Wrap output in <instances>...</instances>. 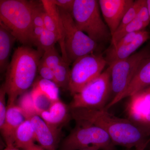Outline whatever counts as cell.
I'll return each instance as SVG.
<instances>
[{
  "label": "cell",
  "mask_w": 150,
  "mask_h": 150,
  "mask_svg": "<svg viewBox=\"0 0 150 150\" xmlns=\"http://www.w3.org/2000/svg\"><path fill=\"white\" fill-rule=\"evenodd\" d=\"M3 150H19V149L16 147L15 145H9V146H6V147Z\"/></svg>",
  "instance_id": "37"
},
{
  "label": "cell",
  "mask_w": 150,
  "mask_h": 150,
  "mask_svg": "<svg viewBox=\"0 0 150 150\" xmlns=\"http://www.w3.org/2000/svg\"><path fill=\"white\" fill-rule=\"evenodd\" d=\"M39 116L48 125L57 129L71 117L69 106L60 99L52 103L50 107Z\"/></svg>",
  "instance_id": "15"
},
{
  "label": "cell",
  "mask_w": 150,
  "mask_h": 150,
  "mask_svg": "<svg viewBox=\"0 0 150 150\" xmlns=\"http://www.w3.org/2000/svg\"><path fill=\"white\" fill-rule=\"evenodd\" d=\"M96 150L90 149H82V150Z\"/></svg>",
  "instance_id": "40"
},
{
  "label": "cell",
  "mask_w": 150,
  "mask_h": 150,
  "mask_svg": "<svg viewBox=\"0 0 150 150\" xmlns=\"http://www.w3.org/2000/svg\"><path fill=\"white\" fill-rule=\"evenodd\" d=\"M130 119L139 126L150 137V110L142 115Z\"/></svg>",
  "instance_id": "28"
},
{
  "label": "cell",
  "mask_w": 150,
  "mask_h": 150,
  "mask_svg": "<svg viewBox=\"0 0 150 150\" xmlns=\"http://www.w3.org/2000/svg\"><path fill=\"white\" fill-rule=\"evenodd\" d=\"M150 37V33L144 29L139 32L135 40L131 43L118 48L110 47L106 51L105 57L108 64L110 66L115 62L131 56Z\"/></svg>",
  "instance_id": "13"
},
{
  "label": "cell",
  "mask_w": 150,
  "mask_h": 150,
  "mask_svg": "<svg viewBox=\"0 0 150 150\" xmlns=\"http://www.w3.org/2000/svg\"><path fill=\"white\" fill-rule=\"evenodd\" d=\"M58 8L64 25L65 50L70 64L80 57L94 53L98 43L78 28L71 13Z\"/></svg>",
  "instance_id": "7"
},
{
  "label": "cell",
  "mask_w": 150,
  "mask_h": 150,
  "mask_svg": "<svg viewBox=\"0 0 150 150\" xmlns=\"http://www.w3.org/2000/svg\"><path fill=\"white\" fill-rule=\"evenodd\" d=\"M150 85V57L142 63L125 91L117 98L110 101L105 109L108 110L122 99L129 97L137 92Z\"/></svg>",
  "instance_id": "12"
},
{
  "label": "cell",
  "mask_w": 150,
  "mask_h": 150,
  "mask_svg": "<svg viewBox=\"0 0 150 150\" xmlns=\"http://www.w3.org/2000/svg\"><path fill=\"white\" fill-rule=\"evenodd\" d=\"M0 20L23 46L31 44L33 26V2L24 0H1Z\"/></svg>",
  "instance_id": "3"
},
{
  "label": "cell",
  "mask_w": 150,
  "mask_h": 150,
  "mask_svg": "<svg viewBox=\"0 0 150 150\" xmlns=\"http://www.w3.org/2000/svg\"><path fill=\"white\" fill-rule=\"evenodd\" d=\"M136 18L142 21L146 27L150 24V18L147 0H142L137 14Z\"/></svg>",
  "instance_id": "31"
},
{
  "label": "cell",
  "mask_w": 150,
  "mask_h": 150,
  "mask_svg": "<svg viewBox=\"0 0 150 150\" xmlns=\"http://www.w3.org/2000/svg\"><path fill=\"white\" fill-rule=\"evenodd\" d=\"M41 3L43 5L44 10L50 15L58 28L60 35V40L59 43L62 52V57L66 61L69 62L65 50L64 25L59 8L53 4L51 0H42Z\"/></svg>",
  "instance_id": "18"
},
{
  "label": "cell",
  "mask_w": 150,
  "mask_h": 150,
  "mask_svg": "<svg viewBox=\"0 0 150 150\" xmlns=\"http://www.w3.org/2000/svg\"><path fill=\"white\" fill-rule=\"evenodd\" d=\"M44 28L40 27L33 28L30 38V43L31 44L36 46L40 36L43 33Z\"/></svg>",
  "instance_id": "35"
},
{
  "label": "cell",
  "mask_w": 150,
  "mask_h": 150,
  "mask_svg": "<svg viewBox=\"0 0 150 150\" xmlns=\"http://www.w3.org/2000/svg\"><path fill=\"white\" fill-rule=\"evenodd\" d=\"M6 93L4 85L0 89V129H2L5 122L7 106L6 105Z\"/></svg>",
  "instance_id": "30"
},
{
  "label": "cell",
  "mask_w": 150,
  "mask_h": 150,
  "mask_svg": "<svg viewBox=\"0 0 150 150\" xmlns=\"http://www.w3.org/2000/svg\"><path fill=\"white\" fill-rule=\"evenodd\" d=\"M150 110V85L129 97L126 105L128 118L131 119Z\"/></svg>",
  "instance_id": "16"
},
{
  "label": "cell",
  "mask_w": 150,
  "mask_h": 150,
  "mask_svg": "<svg viewBox=\"0 0 150 150\" xmlns=\"http://www.w3.org/2000/svg\"><path fill=\"white\" fill-rule=\"evenodd\" d=\"M34 86L40 90L53 102L60 100L59 88L54 82L41 78L36 81Z\"/></svg>",
  "instance_id": "21"
},
{
  "label": "cell",
  "mask_w": 150,
  "mask_h": 150,
  "mask_svg": "<svg viewBox=\"0 0 150 150\" xmlns=\"http://www.w3.org/2000/svg\"><path fill=\"white\" fill-rule=\"evenodd\" d=\"M34 130L29 119H27L17 129L14 136V145L18 149H25L34 144Z\"/></svg>",
  "instance_id": "19"
},
{
  "label": "cell",
  "mask_w": 150,
  "mask_h": 150,
  "mask_svg": "<svg viewBox=\"0 0 150 150\" xmlns=\"http://www.w3.org/2000/svg\"><path fill=\"white\" fill-rule=\"evenodd\" d=\"M62 59V56L59 55L55 47L45 51L41 59L42 62L53 70L59 65Z\"/></svg>",
  "instance_id": "26"
},
{
  "label": "cell",
  "mask_w": 150,
  "mask_h": 150,
  "mask_svg": "<svg viewBox=\"0 0 150 150\" xmlns=\"http://www.w3.org/2000/svg\"><path fill=\"white\" fill-rule=\"evenodd\" d=\"M16 38L10 30L0 22V71L7 69L11 51Z\"/></svg>",
  "instance_id": "17"
},
{
  "label": "cell",
  "mask_w": 150,
  "mask_h": 150,
  "mask_svg": "<svg viewBox=\"0 0 150 150\" xmlns=\"http://www.w3.org/2000/svg\"><path fill=\"white\" fill-rule=\"evenodd\" d=\"M146 147L141 148V149H136L134 150H145Z\"/></svg>",
  "instance_id": "39"
},
{
  "label": "cell",
  "mask_w": 150,
  "mask_h": 150,
  "mask_svg": "<svg viewBox=\"0 0 150 150\" xmlns=\"http://www.w3.org/2000/svg\"><path fill=\"white\" fill-rule=\"evenodd\" d=\"M44 9L43 5L42 6L40 7L33 3V23L34 27L44 28Z\"/></svg>",
  "instance_id": "29"
},
{
  "label": "cell",
  "mask_w": 150,
  "mask_h": 150,
  "mask_svg": "<svg viewBox=\"0 0 150 150\" xmlns=\"http://www.w3.org/2000/svg\"><path fill=\"white\" fill-rule=\"evenodd\" d=\"M38 71L41 78L47 80L52 81L54 82V71L48 67L44 62H42L41 59L39 62Z\"/></svg>",
  "instance_id": "32"
},
{
  "label": "cell",
  "mask_w": 150,
  "mask_h": 150,
  "mask_svg": "<svg viewBox=\"0 0 150 150\" xmlns=\"http://www.w3.org/2000/svg\"><path fill=\"white\" fill-rule=\"evenodd\" d=\"M31 97L38 115L50 107L53 101L40 90L34 86L31 92Z\"/></svg>",
  "instance_id": "22"
},
{
  "label": "cell",
  "mask_w": 150,
  "mask_h": 150,
  "mask_svg": "<svg viewBox=\"0 0 150 150\" xmlns=\"http://www.w3.org/2000/svg\"><path fill=\"white\" fill-rule=\"evenodd\" d=\"M111 95L110 68L108 67L98 77L73 96L70 109L102 110L108 103Z\"/></svg>",
  "instance_id": "6"
},
{
  "label": "cell",
  "mask_w": 150,
  "mask_h": 150,
  "mask_svg": "<svg viewBox=\"0 0 150 150\" xmlns=\"http://www.w3.org/2000/svg\"><path fill=\"white\" fill-rule=\"evenodd\" d=\"M57 42H59V40L56 34L45 28L35 46H37V50L43 54L45 51L55 47Z\"/></svg>",
  "instance_id": "24"
},
{
  "label": "cell",
  "mask_w": 150,
  "mask_h": 150,
  "mask_svg": "<svg viewBox=\"0 0 150 150\" xmlns=\"http://www.w3.org/2000/svg\"><path fill=\"white\" fill-rule=\"evenodd\" d=\"M149 57L150 48L146 47L128 58L109 66L112 95L110 101L125 91L142 63Z\"/></svg>",
  "instance_id": "9"
},
{
  "label": "cell",
  "mask_w": 150,
  "mask_h": 150,
  "mask_svg": "<svg viewBox=\"0 0 150 150\" xmlns=\"http://www.w3.org/2000/svg\"><path fill=\"white\" fill-rule=\"evenodd\" d=\"M142 1V0H136L134 1L132 5L123 16L121 23L116 31L122 29L123 28L125 27L135 19Z\"/></svg>",
  "instance_id": "27"
},
{
  "label": "cell",
  "mask_w": 150,
  "mask_h": 150,
  "mask_svg": "<svg viewBox=\"0 0 150 150\" xmlns=\"http://www.w3.org/2000/svg\"><path fill=\"white\" fill-rule=\"evenodd\" d=\"M140 31L131 33L124 35L123 37L120 38L114 45L111 46V47L118 48L131 43L135 40Z\"/></svg>",
  "instance_id": "33"
},
{
  "label": "cell",
  "mask_w": 150,
  "mask_h": 150,
  "mask_svg": "<svg viewBox=\"0 0 150 150\" xmlns=\"http://www.w3.org/2000/svg\"><path fill=\"white\" fill-rule=\"evenodd\" d=\"M43 53L28 46L18 47L7 69L5 89L7 106L15 104L19 96L31 86L35 80Z\"/></svg>",
  "instance_id": "2"
},
{
  "label": "cell",
  "mask_w": 150,
  "mask_h": 150,
  "mask_svg": "<svg viewBox=\"0 0 150 150\" xmlns=\"http://www.w3.org/2000/svg\"><path fill=\"white\" fill-rule=\"evenodd\" d=\"M34 130L35 141L45 150H57L59 140V129L46 123L38 115L28 118Z\"/></svg>",
  "instance_id": "11"
},
{
  "label": "cell",
  "mask_w": 150,
  "mask_h": 150,
  "mask_svg": "<svg viewBox=\"0 0 150 150\" xmlns=\"http://www.w3.org/2000/svg\"><path fill=\"white\" fill-rule=\"evenodd\" d=\"M22 150H45L43 149L40 145L35 144V143L33 144L30 145L29 146L26 148L23 149Z\"/></svg>",
  "instance_id": "36"
},
{
  "label": "cell",
  "mask_w": 150,
  "mask_h": 150,
  "mask_svg": "<svg viewBox=\"0 0 150 150\" xmlns=\"http://www.w3.org/2000/svg\"><path fill=\"white\" fill-rule=\"evenodd\" d=\"M26 119L18 105L14 104L7 106L5 122L1 130L6 146L14 145L16 131L21 124Z\"/></svg>",
  "instance_id": "14"
},
{
  "label": "cell",
  "mask_w": 150,
  "mask_h": 150,
  "mask_svg": "<svg viewBox=\"0 0 150 150\" xmlns=\"http://www.w3.org/2000/svg\"><path fill=\"white\" fill-rule=\"evenodd\" d=\"M75 128L63 141L60 150H113L114 146L108 134L98 126L76 122Z\"/></svg>",
  "instance_id": "5"
},
{
  "label": "cell",
  "mask_w": 150,
  "mask_h": 150,
  "mask_svg": "<svg viewBox=\"0 0 150 150\" xmlns=\"http://www.w3.org/2000/svg\"><path fill=\"white\" fill-rule=\"evenodd\" d=\"M76 122H84L102 128L110 137L114 146L130 149L146 148L150 137L129 118H118L104 109H70Z\"/></svg>",
  "instance_id": "1"
},
{
  "label": "cell",
  "mask_w": 150,
  "mask_h": 150,
  "mask_svg": "<svg viewBox=\"0 0 150 150\" xmlns=\"http://www.w3.org/2000/svg\"><path fill=\"white\" fill-rule=\"evenodd\" d=\"M18 105L22 110L26 119L33 115H38L30 93H25L22 95Z\"/></svg>",
  "instance_id": "25"
},
{
  "label": "cell",
  "mask_w": 150,
  "mask_h": 150,
  "mask_svg": "<svg viewBox=\"0 0 150 150\" xmlns=\"http://www.w3.org/2000/svg\"><path fill=\"white\" fill-rule=\"evenodd\" d=\"M75 0H51L52 2L59 8L71 13Z\"/></svg>",
  "instance_id": "34"
},
{
  "label": "cell",
  "mask_w": 150,
  "mask_h": 150,
  "mask_svg": "<svg viewBox=\"0 0 150 150\" xmlns=\"http://www.w3.org/2000/svg\"><path fill=\"white\" fill-rule=\"evenodd\" d=\"M100 11L111 36L116 31L123 16L132 5L133 0H99Z\"/></svg>",
  "instance_id": "10"
},
{
  "label": "cell",
  "mask_w": 150,
  "mask_h": 150,
  "mask_svg": "<svg viewBox=\"0 0 150 150\" xmlns=\"http://www.w3.org/2000/svg\"><path fill=\"white\" fill-rule=\"evenodd\" d=\"M108 64L101 54L92 53L76 60L71 69L68 90L72 96L101 74Z\"/></svg>",
  "instance_id": "8"
},
{
  "label": "cell",
  "mask_w": 150,
  "mask_h": 150,
  "mask_svg": "<svg viewBox=\"0 0 150 150\" xmlns=\"http://www.w3.org/2000/svg\"><path fill=\"white\" fill-rule=\"evenodd\" d=\"M70 64L69 62L62 58L59 65L53 70L54 82L59 88L68 89L71 71Z\"/></svg>",
  "instance_id": "20"
},
{
  "label": "cell",
  "mask_w": 150,
  "mask_h": 150,
  "mask_svg": "<svg viewBox=\"0 0 150 150\" xmlns=\"http://www.w3.org/2000/svg\"><path fill=\"white\" fill-rule=\"evenodd\" d=\"M100 12L98 1L75 0L71 13L78 28L98 44L111 39Z\"/></svg>",
  "instance_id": "4"
},
{
  "label": "cell",
  "mask_w": 150,
  "mask_h": 150,
  "mask_svg": "<svg viewBox=\"0 0 150 150\" xmlns=\"http://www.w3.org/2000/svg\"><path fill=\"white\" fill-rule=\"evenodd\" d=\"M146 27L142 21L135 18L134 20L131 22L129 24L123 28L122 29L116 31L111 36V46L114 45L120 38L124 35L131 33L138 32L145 29Z\"/></svg>",
  "instance_id": "23"
},
{
  "label": "cell",
  "mask_w": 150,
  "mask_h": 150,
  "mask_svg": "<svg viewBox=\"0 0 150 150\" xmlns=\"http://www.w3.org/2000/svg\"><path fill=\"white\" fill-rule=\"evenodd\" d=\"M147 7L148 11H149V15L150 24V0H147Z\"/></svg>",
  "instance_id": "38"
}]
</instances>
